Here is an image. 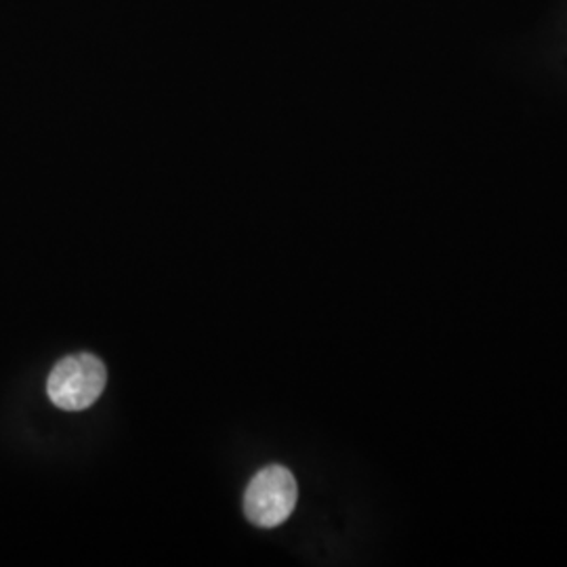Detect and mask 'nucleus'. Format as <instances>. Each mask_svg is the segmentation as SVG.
Instances as JSON below:
<instances>
[{
	"instance_id": "f257e3e1",
	"label": "nucleus",
	"mask_w": 567,
	"mask_h": 567,
	"mask_svg": "<svg viewBox=\"0 0 567 567\" xmlns=\"http://www.w3.org/2000/svg\"><path fill=\"white\" fill-rule=\"evenodd\" d=\"M107 383V370L100 358L81 353L63 358L55 365L47 381V393L53 404L79 412L86 410L100 400Z\"/></svg>"
},
{
	"instance_id": "f03ea898",
	"label": "nucleus",
	"mask_w": 567,
	"mask_h": 567,
	"mask_svg": "<svg viewBox=\"0 0 567 567\" xmlns=\"http://www.w3.org/2000/svg\"><path fill=\"white\" fill-rule=\"evenodd\" d=\"M299 498L295 475L282 465L259 471L244 494V513L259 527L282 526Z\"/></svg>"
}]
</instances>
